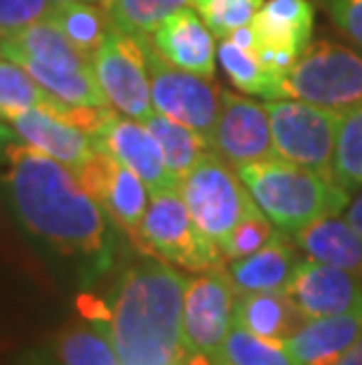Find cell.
<instances>
[{
    "instance_id": "1",
    "label": "cell",
    "mask_w": 362,
    "mask_h": 365,
    "mask_svg": "<svg viewBox=\"0 0 362 365\" xmlns=\"http://www.w3.org/2000/svg\"><path fill=\"white\" fill-rule=\"evenodd\" d=\"M0 196L24 234L85 276L115 257L113 222L64 163L24 144L0 120Z\"/></svg>"
},
{
    "instance_id": "2",
    "label": "cell",
    "mask_w": 362,
    "mask_h": 365,
    "mask_svg": "<svg viewBox=\"0 0 362 365\" xmlns=\"http://www.w3.org/2000/svg\"><path fill=\"white\" fill-rule=\"evenodd\" d=\"M186 276L172 264L146 257L122 271L102 316L120 365H181V307Z\"/></svg>"
},
{
    "instance_id": "3",
    "label": "cell",
    "mask_w": 362,
    "mask_h": 365,
    "mask_svg": "<svg viewBox=\"0 0 362 365\" xmlns=\"http://www.w3.org/2000/svg\"><path fill=\"white\" fill-rule=\"evenodd\" d=\"M235 173L273 227L289 236L311 222L341 215L351 203V193L334 180L280 156L247 163Z\"/></svg>"
},
{
    "instance_id": "4",
    "label": "cell",
    "mask_w": 362,
    "mask_h": 365,
    "mask_svg": "<svg viewBox=\"0 0 362 365\" xmlns=\"http://www.w3.org/2000/svg\"><path fill=\"white\" fill-rule=\"evenodd\" d=\"M134 245L151 257L196 274L221 269L226 262L219 245L212 243L191 220L179 186L149 193V205L144 210Z\"/></svg>"
},
{
    "instance_id": "5",
    "label": "cell",
    "mask_w": 362,
    "mask_h": 365,
    "mask_svg": "<svg viewBox=\"0 0 362 365\" xmlns=\"http://www.w3.org/2000/svg\"><path fill=\"white\" fill-rule=\"evenodd\" d=\"M280 99H302L344 115L362 104V54L329 41L308 45L282 78Z\"/></svg>"
},
{
    "instance_id": "6",
    "label": "cell",
    "mask_w": 362,
    "mask_h": 365,
    "mask_svg": "<svg viewBox=\"0 0 362 365\" xmlns=\"http://www.w3.org/2000/svg\"><path fill=\"white\" fill-rule=\"evenodd\" d=\"M181 200L196 227L221 245L230 229L259 205L238 177L235 168L219 158L212 149L205 151L198 163L181 177Z\"/></svg>"
},
{
    "instance_id": "7",
    "label": "cell",
    "mask_w": 362,
    "mask_h": 365,
    "mask_svg": "<svg viewBox=\"0 0 362 365\" xmlns=\"http://www.w3.org/2000/svg\"><path fill=\"white\" fill-rule=\"evenodd\" d=\"M266 111L275 156L334 180L332 160L341 113L302 99H268Z\"/></svg>"
},
{
    "instance_id": "8",
    "label": "cell",
    "mask_w": 362,
    "mask_h": 365,
    "mask_svg": "<svg viewBox=\"0 0 362 365\" xmlns=\"http://www.w3.org/2000/svg\"><path fill=\"white\" fill-rule=\"evenodd\" d=\"M139 41L144 48L146 68H149L153 108L181 125L196 130L210 144V135L219 113L221 88L214 83V78H203V76L172 66L153 48L151 36H139Z\"/></svg>"
},
{
    "instance_id": "9",
    "label": "cell",
    "mask_w": 362,
    "mask_h": 365,
    "mask_svg": "<svg viewBox=\"0 0 362 365\" xmlns=\"http://www.w3.org/2000/svg\"><path fill=\"white\" fill-rule=\"evenodd\" d=\"M92 68L113 111L134 120L149 118L153 111L151 83L139 38L111 26L102 48L92 57Z\"/></svg>"
},
{
    "instance_id": "10",
    "label": "cell",
    "mask_w": 362,
    "mask_h": 365,
    "mask_svg": "<svg viewBox=\"0 0 362 365\" xmlns=\"http://www.w3.org/2000/svg\"><path fill=\"white\" fill-rule=\"evenodd\" d=\"M233 304L235 292L223 267L186 278L181 307L183 351L217 356L233 328Z\"/></svg>"
},
{
    "instance_id": "11",
    "label": "cell",
    "mask_w": 362,
    "mask_h": 365,
    "mask_svg": "<svg viewBox=\"0 0 362 365\" xmlns=\"http://www.w3.org/2000/svg\"><path fill=\"white\" fill-rule=\"evenodd\" d=\"M210 149L230 168L273 158L275 146L266 104H259L238 92L221 90L217 123L210 135Z\"/></svg>"
},
{
    "instance_id": "12",
    "label": "cell",
    "mask_w": 362,
    "mask_h": 365,
    "mask_svg": "<svg viewBox=\"0 0 362 365\" xmlns=\"http://www.w3.org/2000/svg\"><path fill=\"white\" fill-rule=\"evenodd\" d=\"M75 177L85 191L97 200L115 229L134 243L144 210L149 205V189L132 170L109 153L95 151L75 170Z\"/></svg>"
},
{
    "instance_id": "13",
    "label": "cell",
    "mask_w": 362,
    "mask_h": 365,
    "mask_svg": "<svg viewBox=\"0 0 362 365\" xmlns=\"http://www.w3.org/2000/svg\"><path fill=\"white\" fill-rule=\"evenodd\" d=\"M90 139L95 151L109 153V156L132 170L146 184L149 193L179 186V182L174 180V175L165 165L158 142L142 120L127 118V115H120L111 108L102 120V125L92 132Z\"/></svg>"
},
{
    "instance_id": "14",
    "label": "cell",
    "mask_w": 362,
    "mask_h": 365,
    "mask_svg": "<svg viewBox=\"0 0 362 365\" xmlns=\"http://www.w3.org/2000/svg\"><path fill=\"white\" fill-rule=\"evenodd\" d=\"M284 290L306 321L362 309V276L308 257L297 264Z\"/></svg>"
},
{
    "instance_id": "15",
    "label": "cell",
    "mask_w": 362,
    "mask_h": 365,
    "mask_svg": "<svg viewBox=\"0 0 362 365\" xmlns=\"http://www.w3.org/2000/svg\"><path fill=\"white\" fill-rule=\"evenodd\" d=\"M151 43L172 66L203 78H214L217 68L214 34L191 5H183L169 14L151 34Z\"/></svg>"
},
{
    "instance_id": "16",
    "label": "cell",
    "mask_w": 362,
    "mask_h": 365,
    "mask_svg": "<svg viewBox=\"0 0 362 365\" xmlns=\"http://www.w3.org/2000/svg\"><path fill=\"white\" fill-rule=\"evenodd\" d=\"M287 236L289 234L278 229L273 238L264 247H259L257 252L228 262V267L223 271H226L235 297L238 294L271 292L287 287L297 264L302 262L297 243Z\"/></svg>"
},
{
    "instance_id": "17",
    "label": "cell",
    "mask_w": 362,
    "mask_h": 365,
    "mask_svg": "<svg viewBox=\"0 0 362 365\" xmlns=\"http://www.w3.org/2000/svg\"><path fill=\"white\" fill-rule=\"evenodd\" d=\"M5 123L24 144L43 151L45 156L64 163L73 173L95 153V146H92L87 132L68 125L57 115L43 111V108H26L21 113H14Z\"/></svg>"
},
{
    "instance_id": "18",
    "label": "cell",
    "mask_w": 362,
    "mask_h": 365,
    "mask_svg": "<svg viewBox=\"0 0 362 365\" xmlns=\"http://www.w3.org/2000/svg\"><path fill=\"white\" fill-rule=\"evenodd\" d=\"M362 337V309L351 314L308 318L284 346L297 365H332Z\"/></svg>"
},
{
    "instance_id": "19",
    "label": "cell",
    "mask_w": 362,
    "mask_h": 365,
    "mask_svg": "<svg viewBox=\"0 0 362 365\" xmlns=\"http://www.w3.org/2000/svg\"><path fill=\"white\" fill-rule=\"evenodd\" d=\"M233 323L257 337L284 344L306 323V318L287 290H271L238 294L233 304Z\"/></svg>"
},
{
    "instance_id": "20",
    "label": "cell",
    "mask_w": 362,
    "mask_h": 365,
    "mask_svg": "<svg viewBox=\"0 0 362 365\" xmlns=\"http://www.w3.org/2000/svg\"><path fill=\"white\" fill-rule=\"evenodd\" d=\"M292 240L308 259L362 276V236L339 215L311 222L294 231Z\"/></svg>"
},
{
    "instance_id": "21",
    "label": "cell",
    "mask_w": 362,
    "mask_h": 365,
    "mask_svg": "<svg viewBox=\"0 0 362 365\" xmlns=\"http://www.w3.org/2000/svg\"><path fill=\"white\" fill-rule=\"evenodd\" d=\"M0 57L10 59L14 64H19L21 68H26L36 78V83L43 85V88L48 90L52 97H57L59 102L75 104V106H95V108L109 106L106 95L97 83L95 68H87V71H64V68L48 66V64H43V61L28 57L26 52H21L19 48H14V45L5 43L3 38H0Z\"/></svg>"
},
{
    "instance_id": "22",
    "label": "cell",
    "mask_w": 362,
    "mask_h": 365,
    "mask_svg": "<svg viewBox=\"0 0 362 365\" xmlns=\"http://www.w3.org/2000/svg\"><path fill=\"white\" fill-rule=\"evenodd\" d=\"M315 10L311 0H266L250 21L259 43L289 45L299 54L311 45Z\"/></svg>"
},
{
    "instance_id": "23",
    "label": "cell",
    "mask_w": 362,
    "mask_h": 365,
    "mask_svg": "<svg viewBox=\"0 0 362 365\" xmlns=\"http://www.w3.org/2000/svg\"><path fill=\"white\" fill-rule=\"evenodd\" d=\"M52 351L59 365H120L109 325L97 314L61 328Z\"/></svg>"
},
{
    "instance_id": "24",
    "label": "cell",
    "mask_w": 362,
    "mask_h": 365,
    "mask_svg": "<svg viewBox=\"0 0 362 365\" xmlns=\"http://www.w3.org/2000/svg\"><path fill=\"white\" fill-rule=\"evenodd\" d=\"M48 21L90 61L111 31L106 10L92 5L90 0H57L48 14Z\"/></svg>"
},
{
    "instance_id": "25",
    "label": "cell",
    "mask_w": 362,
    "mask_h": 365,
    "mask_svg": "<svg viewBox=\"0 0 362 365\" xmlns=\"http://www.w3.org/2000/svg\"><path fill=\"white\" fill-rule=\"evenodd\" d=\"M0 38L48 66L64 68V71H87V68H92V61L87 57H82L61 36V31L57 26H52L48 19L21 26L17 31H10V34H0Z\"/></svg>"
},
{
    "instance_id": "26",
    "label": "cell",
    "mask_w": 362,
    "mask_h": 365,
    "mask_svg": "<svg viewBox=\"0 0 362 365\" xmlns=\"http://www.w3.org/2000/svg\"><path fill=\"white\" fill-rule=\"evenodd\" d=\"M142 123L158 142L165 165L174 175L176 182H181V177L196 165L205 151H210V144H207L203 135H198L196 130L181 125V123L167 118V115L158 111H151L149 118Z\"/></svg>"
},
{
    "instance_id": "27",
    "label": "cell",
    "mask_w": 362,
    "mask_h": 365,
    "mask_svg": "<svg viewBox=\"0 0 362 365\" xmlns=\"http://www.w3.org/2000/svg\"><path fill=\"white\" fill-rule=\"evenodd\" d=\"M59 104V99L52 97L43 85H38L26 68L0 57V120H10L14 113L26 108H43L55 113Z\"/></svg>"
},
{
    "instance_id": "28",
    "label": "cell",
    "mask_w": 362,
    "mask_h": 365,
    "mask_svg": "<svg viewBox=\"0 0 362 365\" xmlns=\"http://www.w3.org/2000/svg\"><path fill=\"white\" fill-rule=\"evenodd\" d=\"M217 57L221 61L223 71H226L228 81L233 83V88L247 95H257L264 99H280V78H275L259 64L257 54L252 50L238 48L235 43H230L228 38H221Z\"/></svg>"
},
{
    "instance_id": "29",
    "label": "cell",
    "mask_w": 362,
    "mask_h": 365,
    "mask_svg": "<svg viewBox=\"0 0 362 365\" xmlns=\"http://www.w3.org/2000/svg\"><path fill=\"white\" fill-rule=\"evenodd\" d=\"M332 177L348 193L362 186V104L341 115L336 130Z\"/></svg>"
},
{
    "instance_id": "30",
    "label": "cell",
    "mask_w": 362,
    "mask_h": 365,
    "mask_svg": "<svg viewBox=\"0 0 362 365\" xmlns=\"http://www.w3.org/2000/svg\"><path fill=\"white\" fill-rule=\"evenodd\" d=\"M191 0H106L102 5L111 19V26L129 36H151L163 21Z\"/></svg>"
},
{
    "instance_id": "31",
    "label": "cell",
    "mask_w": 362,
    "mask_h": 365,
    "mask_svg": "<svg viewBox=\"0 0 362 365\" xmlns=\"http://www.w3.org/2000/svg\"><path fill=\"white\" fill-rule=\"evenodd\" d=\"M223 365H297L282 341L264 339L233 323L219 349Z\"/></svg>"
},
{
    "instance_id": "32",
    "label": "cell",
    "mask_w": 362,
    "mask_h": 365,
    "mask_svg": "<svg viewBox=\"0 0 362 365\" xmlns=\"http://www.w3.org/2000/svg\"><path fill=\"white\" fill-rule=\"evenodd\" d=\"M191 5L210 26L214 38H226L235 29L247 26L264 0H191Z\"/></svg>"
},
{
    "instance_id": "33",
    "label": "cell",
    "mask_w": 362,
    "mask_h": 365,
    "mask_svg": "<svg viewBox=\"0 0 362 365\" xmlns=\"http://www.w3.org/2000/svg\"><path fill=\"white\" fill-rule=\"evenodd\" d=\"M275 231L278 229H273V222L257 207L230 229V234L219 245V250L226 262L247 257V255L257 252L259 247H264L273 238Z\"/></svg>"
},
{
    "instance_id": "34",
    "label": "cell",
    "mask_w": 362,
    "mask_h": 365,
    "mask_svg": "<svg viewBox=\"0 0 362 365\" xmlns=\"http://www.w3.org/2000/svg\"><path fill=\"white\" fill-rule=\"evenodd\" d=\"M57 0H0V34L48 19Z\"/></svg>"
},
{
    "instance_id": "35",
    "label": "cell",
    "mask_w": 362,
    "mask_h": 365,
    "mask_svg": "<svg viewBox=\"0 0 362 365\" xmlns=\"http://www.w3.org/2000/svg\"><path fill=\"white\" fill-rule=\"evenodd\" d=\"M329 19L362 48V0H320Z\"/></svg>"
},
{
    "instance_id": "36",
    "label": "cell",
    "mask_w": 362,
    "mask_h": 365,
    "mask_svg": "<svg viewBox=\"0 0 362 365\" xmlns=\"http://www.w3.org/2000/svg\"><path fill=\"white\" fill-rule=\"evenodd\" d=\"M344 220L348 222L351 227L362 236V191H360V196L353 200V203H348V207H346V217H344Z\"/></svg>"
},
{
    "instance_id": "37",
    "label": "cell",
    "mask_w": 362,
    "mask_h": 365,
    "mask_svg": "<svg viewBox=\"0 0 362 365\" xmlns=\"http://www.w3.org/2000/svg\"><path fill=\"white\" fill-rule=\"evenodd\" d=\"M332 365H362V337L348 349V351L339 356Z\"/></svg>"
},
{
    "instance_id": "38",
    "label": "cell",
    "mask_w": 362,
    "mask_h": 365,
    "mask_svg": "<svg viewBox=\"0 0 362 365\" xmlns=\"http://www.w3.org/2000/svg\"><path fill=\"white\" fill-rule=\"evenodd\" d=\"M17 365H59L52 356H48V354H41V351H33V354H26V356H21L19 359V363Z\"/></svg>"
},
{
    "instance_id": "39",
    "label": "cell",
    "mask_w": 362,
    "mask_h": 365,
    "mask_svg": "<svg viewBox=\"0 0 362 365\" xmlns=\"http://www.w3.org/2000/svg\"><path fill=\"white\" fill-rule=\"evenodd\" d=\"M181 365H223L217 356H207V354H186Z\"/></svg>"
},
{
    "instance_id": "40",
    "label": "cell",
    "mask_w": 362,
    "mask_h": 365,
    "mask_svg": "<svg viewBox=\"0 0 362 365\" xmlns=\"http://www.w3.org/2000/svg\"><path fill=\"white\" fill-rule=\"evenodd\" d=\"M97 3H99V5H104V3H106V0H97Z\"/></svg>"
},
{
    "instance_id": "41",
    "label": "cell",
    "mask_w": 362,
    "mask_h": 365,
    "mask_svg": "<svg viewBox=\"0 0 362 365\" xmlns=\"http://www.w3.org/2000/svg\"><path fill=\"white\" fill-rule=\"evenodd\" d=\"M90 3H92V0H90Z\"/></svg>"
}]
</instances>
